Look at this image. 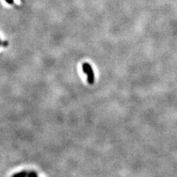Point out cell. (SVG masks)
<instances>
[{
  "label": "cell",
  "instance_id": "1",
  "mask_svg": "<svg viewBox=\"0 0 177 177\" xmlns=\"http://www.w3.org/2000/svg\"><path fill=\"white\" fill-rule=\"evenodd\" d=\"M82 69H83L84 73L87 75V80H88V84H93L95 81V75H94L93 70H92L91 65L88 63H84L82 65Z\"/></svg>",
  "mask_w": 177,
  "mask_h": 177
},
{
  "label": "cell",
  "instance_id": "2",
  "mask_svg": "<svg viewBox=\"0 0 177 177\" xmlns=\"http://www.w3.org/2000/svg\"><path fill=\"white\" fill-rule=\"evenodd\" d=\"M6 1V2L8 4H10V5H12V4H14V0H5Z\"/></svg>",
  "mask_w": 177,
  "mask_h": 177
},
{
  "label": "cell",
  "instance_id": "3",
  "mask_svg": "<svg viewBox=\"0 0 177 177\" xmlns=\"http://www.w3.org/2000/svg\"><path fill=\"white\" fill-rule=\"evenodd\" d=\"M1 44H2V41H1V40H0V45H1Z\"/></svg>",
  "mask_w": 177,
  "mask_h": 177
}]
</instances>
